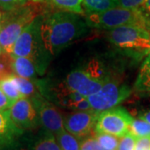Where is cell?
<instances>
[{
    "label": "cell",
    "mask_w": 150,
    "mask_h": 150,
    "mask_svg": "<svg viewBox=\"0 0 150 150\" xmlns=\"http://www.w3.org/2000/svg\"><path fill=\"white\" fill-rule=\"evenodd\" d=\"M88 25L76 13L57 12L43 15L41 23V38L43 46L52 55L84 36Z\"/></svg>",
    "instance_id": "1"
},
{
    "label": "cell",
    "mask_w": 150,
    "mask_h": 150,
    "mask_svg": "<svg viewBox=\"0 0 150 150\" xmlns=\"http://www.w3.org/2000/svg\"><path fill=\"white\" fill-rule=\"evenodd\" d=\"M43 13V8L33 2L5 11L2 16L0 29V44L4 53L12 54L15 42L22 32Z\"/></svg>",
    "instance_id": "2"
},
{
    "label": "cell",
    "mask_w": 150,
    "mask_h": 150,
    "mask_svg": "<svg viewBox=\"0 0 150 150\" xmlns=\"http://www.w3.org/2000/svg\"><path fill=\"white\" fill-rule=\"evenodd\" d=\"M85 21L88 27L106 30L123 25H139L145 28L144 13L140 8L129 9L118 7L102 13H88Z\"/></svg>",
    "instance_id": "3"
},
{
    "label": "cell",
    "mask_w": 150,
    "mask_h": 150,
    "mask_svg": "<svg viewBox=\"0 0 150 150\" xmlns=\"http://www.w3.org/2000/svg\"><path fill=\"white\" fill-rule=\"evenodd\" d=\"M43 15L36 18L19 35L13 46V57H25L33 61L37 71L40 69L41 48H44L41 38V23Z\"/></svg>",
    "instance_id": "4"
},
{
    "label": "cell",
    "mask_w": 150,
    "mask_h": 150,
    "mask_svg": "<svg viewBox=\"0 0 150 150\" xmlns=\"http://www.w3.org/2000/svg\"><path fill=\"white\" fill-rule=\"evenodd\" d=\"M108 39L121 48H133L149 51L150 32L139 25H123L110 29Z\"/></svg>",
    "instance_id": "5"
},
{
    "label": "cell",
    "mask_w": 150,
    "mask_h": 150,
    "mask_svg": "<svg viewBox=\"0 0 150 150\" xmlns=\"http://www.w3.org/2000/svg\"><path fill=\"white\" fill-rule=\"evenodd\" d=\"M131 93L128 85L108 81L96 93L88 97L92 109L97 112L116 107L124 101Z\"/></svg>",
    "instance_id": "6"
},
{
    "label": "cell",
    "mask_w": 150,
    "mask_h": 150,
    "mask_svg": "<svg viewBox=\"0 0 150 150\" xmlns=\"http://www.w3.org/2000/svg\"><path fill=\"white\" fill-rule=\"evenodd\" d=\"M132 120L131 115L123 108H112L98 113L95 133H105L121 138L129 133Z\"/></svg>",
    "instance_id": "7"
},
{
    "label": "cell",
    "mask_w": 150,
    "mask_h": 150,
    "mask_svg": "<svg viewBox=\"0 0 150 150\" xmlns=\"http://www.w3.org/2000/svg\"><path fill=\"white\" fill-rule=\"evenodd\" d=\"M32 102L37 110L39 123L44 130L52 133L55 136L64 131V118L53 103L38 94L33 97Z\"/></svg>",
    "instance_id": "8"
},
{
    "label": "cell",
    "mask_w": 150,
    "mask_h": 150,
    "mask_svg": "<svg viewBox=\"0 0 150 150\" xmlns=\"http://www.w3.org/2000/svg\"><path fill=\"white\" fill-rule=\"evenodd\" d=\"M98 113L93 109L69 113L64 118L65 130L79 139L90 137L93 129H95Z\"/></svg>",
    "instance_id": "9"
},
{
    "label": "cell",
    "mask_w": 150,
    "mask_h": 150,
    "mask_svg": "<svg viewBox=\"0 0 150 150\" xmlns=\"http://www.w3.org/2000/svg\"><path fill=\"white\" fill-rule=\"evenodd\" d=\"M8 112L13 122L23 131L35 129L39 124L37 110L32 100L28 98L17 100L8 109Z\"/></svg>",
    "instance_id": "10"
},
{
    "label": "cell",
    "mask_w": 150,
    "mask_h": 150,
    "mask_svg": "<svg viewBox=\"0 0 150 150\" xmlns=\"http://www.w3.org/2000/svg\"><path fill=\"white\" fill-rule=\"evenodd\" d=\"M64 83L69 88L88 98L99 91L105 82L94 79L84 69L72 71L66 77Z\"/></svg>",
    "instance_id": "11"
},
{
    "label": "cell",
    "mask_w": 150,
    "mask_h": 150,
    "mask_svg": "<svg viewBox=\"0 0 150 150\" xmlns=\"http://www.w3.org/2000/svg\"><path fill=\"white\" fill-rule=\"evenodd\" d=\"M55 98L58 104L62 107L74 111L92 110L88 98L79 93L69 88L64 83H61L55 93Z\"/></svg>",
    "instance_id": "12"
},
{
    "label": "cell",
    "mask_w": 150,
    "mask_h": 150,
    "mask_svg": "<svg viewBox=\"0 0 150 150\" xmlns=\"http://www.w3.org/2000/svg\"><path fill=\"white\" fill-rule=\"evenodd\" d=\"M23 133L11 119L8 110H0V149L18 139Z\"/></svg>",
    "instance_id": "13"
},
{
    "label": "cell",
    "mask_w": 150,
    "mask_h": 150,
    "mask_svg": "<svg viewBox=\"0 0 150 150\" xmlns=\"http://www.w3.org/2000/svg\"><path fill=\"white\" fill-rule=\"evenodd\" d=\"M12 69L14 74L28 79H33L37 72V68L33 61L25 57H13Z\"/></svg>",
    "instance_id": "14"
},
{
    "label": "cell",
    "mask_w": 150,
    "mask_h": 150,
    "mask_svg": "<svg viewBox=\"0 0 150 150\" xmlns=\"http://www.w3.org/2000/svg\"><path fill=\"white\" fill-rule=\"evenodd\" d=\"M31 150H61V149L55 135L43 129V132L33 141Z\"/></svg>",
    "instance_id": "15"
},
{
    "label": "cell",
    "mask_w": 150,
    "mask_h": 150,
    "mask_svg": "<svg viewBox=\"0 0 150 150\" xmlns=\"http://www.w3.org/2000/svg\"><path fill=\"white\" fill-rule=\"evenodd\" d=\"M135 88L140 92L150 93V53L145 59L141 66L139 74L138 75Z\"/></svg>",
    "instance_id": "16"
},
{
    "label": "cell",
    "mask_w": 150,
    "mask_h": 150,
    "mask_svg": "<svg viewBox=\"0 0 150 150\" xmlns=\"http://www.w3.org/2000/svg\"><path fill=\"white\" fill-rule=\"evenodd\" d=\"M88 13H102L119 7L118 0H83Z\"/></svg>",
    "instance_id": "17"
},
{
    "label": "cell",
    "mask_w": 150,
    "mask_h": 150,
    "mask_svg": "<svg viewBox=\"0 0 150 150\" xmlns=\"http://www.w3.org/2000/svg\"><path fill=\"white\" fill-rule=\"evenodd\" d=\"M61 150H81V142L68 131H63L55 136Z\"/></svg>",
    "instance_id": "18"
},
{
    "label": "cell",
    "mask_w": 150,
    "mask_h": 150,
    "mask_svg": "<svg viewBox=\"0 0 150 150\" xmlns=\"http://www.w3.org/2000/svg\"><path fill=\"white\" fill-rule=\"evenodd\" d=\"M11 75L0 80V88L4 93L6 96L8 98V99L11 102L14 103L17 100H18L19 98H22L23 96Z\"/></svg>",
    "instance_id": "19"
},
{
    "label": "cell",
    "mask_w": 150,
    "mask_h": 150,
    "mask_svg": "<svg viewBox=\"0 0 150 150\" xmlns=\"http://www.w3.org/2000/svg\"><path fill=\"white\" fill-rule=\"evenodd\" d=\"M13 81L15 82L17 87L18 88V90L20 92L23 98H30V97H34L36 94V89H35V86L33 83V82L30 81V79H24L19 77L18 75L13 74L11 75Z\"/></svg>",
    "instance_id": "20"
},
{
    "label": "cell",
    "mask_w": 150,
    "mask_h": 150,
    "mask_svg": "<svg viewBox=\"0 0 150 150\" xmlns=\"http://www.w3.org/2000/svg\"><path fill=\"white\" fill-rule=\"evenodd\" d=\"M129 133L138 138H150V123L142 118H133L129 129Z\"/></svg>",
    "instance_id": "21"
},
{
    "label": "cell",
    "mask_w": 150,
    "mask_h": 150,
    "mask_svg": "<svg viewBox=\"0 0 150 150\" xmlns=\"http://www.w3.org/2000/svg\"><path fill=\"white\" fill-rule=\"evenodd\" d=\"M54 4L65 12L76 14H84L83 0H52Z\"/></svg>",
    "instance_id": "22"
},
{
    "label": "cell",
    "mask_w": 150,
    "mask_h": 150,
    "mask_svg": "<svg viewBox=\"0 0 150 150\" xmlns=\"http://www.w3.org/2000/svg\"><path fill=\"white\" fill-rule=\"evenodd\" d=\"M94 138L103 149L107 150L118 149L119 139L117 136L105 133H95Z\"/></svg>",
    "instance_id": "23"
},
{
    "label": "cell",
    "mask_w": 150,
    "mask_h": 150,
    "mask_svg": "<svg viewBox=\"0 0 150 150\" xmlns=\"http://www.w3.org/2000/svg\"><path fill=\"white\" fill-rule=\"evenodd\" d=\"M12 55L4 53L0 56V80L13 74L12 69Z\"/></svg>",
    "instance_id": "24"
},
{
    "label": "cell",
    "mask_w": 150,
    "mask_h": 150,
    "mask_svg": "<svg viewBox=\"0 0 150 150\" xmlns=\"http://www.w3.org/2000/svg\"><path fill=\"white\" fill-rule=\"evenodd\" d=\"M137 138L131 133H127L119 139L117 150H134Z\"/></svg>",
    "instance_id": "25"
},
{
    "label": "cell",
    "mask_w": 150,
    "mask_h": 150,
    "mask_svg": "<svg viewBox=\"0 0 150 150\" xmlns=\"http://www.w3.org/2000/svg\"><path fill=\"white\" fill-rule=\"evenodd\" d=\"M81 150H107L98 143L94 137H88L81 141Z\"/></svg>",
    "instance_id": "26"
},
{
    "label": "cell",
    "mask_w": 150,
    "mask_h": 150,
    "mask_svg": "<svg viewBox=\"0 0 150 150\" xmlns=\"http://www.w3.org/2000/svg\"><path fill=\"white\" fill-rule=\"evenodd\" d=\"M27 1L28 0H0V7L4 10L8 11L25 4Z\"/></svg>",
    "instance_id": "27"
},
{
    "label": "cell",
    "mask_w": 150,
    "mask_h": 150,
    "mask_svg": "<svg viewBox=\"0 0 150 150\" xmlns=\"http://www.w3.org/2000/svg\"><path fill=\"white\" fill-rule=\"evenodd\" d=\"M145 0H118L119 7L129 9H136L142 7Z\"/></svg>",
    "instance_id": "28"
},
{
    "label": "cell",
    "mask_w": 150,
    "mask_h": 150,
    "mask_svg": "<svg viewBox=\"0 0 150 150\" xmlns=\"http://www.w3.org/2000/svg\"><path fill=\"white\" fill-rule=\"evenodd\" d=\"M0 150H31V147H28L17 139L9 144L6 145Z\"/></svg>",
    "instance_id": "29"
},
{
    "label": "cell",
    "mask_w": 150,
    "mask_h": 150,
    "mask_svg": "<svg viewBox=\"0 0 150 150\" xmlns=\"http://www.w3.org/2000/svg\"><path fill=\"white\" fill-rule=\"evenodd\" d=\"M134 150H150V138H138Z\"/></svg>",
    "instance_id": "30"
},
{
    "label": "cell",
    "mask_w": 150,
    "mask_h": 150,
    "mask_svg": "<svg viewBox=\"0 0 150 150\" xmlns=\"http://www.w3.org/2000/svg\"><path fill=\"white\" fill-rule=\"evenodd\" d=\"M13 103L8 99V98L4 94V93L0 88V110L5 111L8 110Z\"/></svg>",
    "instance_id": "31"
},
{
    "label": "cell",
    "mask_w": 150,
    "mask_h": 150,
    "mask_svg": "<svg viewBox=\"0 0 150 150\" xmlns=\"http://www.w3.org/2000/svg\"><path fill=\"white\" fill-rule=\"evenodd\" d=\"M144 23L145 28L150 32V13H144Z\"/></svg>",
    "instance_id": "32"
},
{
    "label": "cell",
    "mask_w": 150,
    "mask_h": 150,
    "mask_svg": "<svg viewBox=\"0 0 150 150\" xmlns=\"http://www.w3.org/2000/svg\"><path fill=\"white\" fill-rule=\"evenodd\" d=\"M140 118H142V119H144L145 121H147L148 123H150V109L149 111L145 112L144 113H143V114L141 115Z\"/></svg>",
    "instance_id": "33"
},
{
    "label": "cell",
    "mask_w": 150,
    "mask_h": 150,
    "mask_svg": "<svg viewBox=\"0 0 150 150\" xmlns=\"http://www.w3.org/2000/svg\"><path fill=\"white\" fill-rule=\"evenodd\" d=\"M142 8H143L147 13H150V0H145L144 4L142 6Z\"/></svg>",
    "instance_id": "34"
},
{
    "label": "cell",
    "mask_w": 150,
    "mask_h": 150,
    "mask_svg": "<svg viewBox=\"0 0 150 150\" xmlns=\"http://www.w3.org/2000/svg\"><path fill=\"white\" fill-rule=\"evenodd\" d=\"M4 53V49L2 48V46H1V44H0V56L2 55V54Z\"/></svg>",
    "instance_id": "35"
},
{
    "label": "cell",
    "mask_w": 150,
    "mask_h": 150,
    "mask_svg": "<svg viewBox=\"0 0 150 150\" xmlns=\"http://www.w3.org/2000/svg\"><path fill=\"white\" fill-rule=\"evenodd\" d=\"M31 2H33V3H40V2H43V1H45V0H30Z\"/></svg>",
    "instance_id": "36"
},
{
    "label": "cell",
    "mask_w": 150,
    "mask_h": 150,
    "mask_svg": "<svg viewBox=\"0 0 150 150\" xmlns=\"http://www.w3.org/2000/svg\"><path fill=\"white\" fill-rule=\"evenodd\" d=\"M1 20H2V14H1V12H0V29H1Z\"/></svg>",
    "instance_id": "37"
},
{
    "label": "cell",
    "mask_w": 150,
    "mask_h": 150,
    "mask_svg": "<svg viewBox=\"0 0 150 150\" xmlns=\"http://www.w3.org/2000/svg\"><path fill=\"white\" fill-rule=\"evenodd\" d=\"M149 53H150V48H149Z\"/></svg>",
    "instance_id": "38"
}]
</instances>
